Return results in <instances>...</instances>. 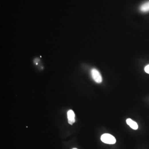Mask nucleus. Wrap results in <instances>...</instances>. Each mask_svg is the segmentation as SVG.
<instances>
[{"label": "nucleus", "mask_w": 149, "mask_h": 149, "mask_svg": "<svg viewBox=\"0 0 149 149\" xmlns=\"http://www.w3.org/2000/svg\"><path fill=\"white\" fill-rule=\"evenodd\" d=\"M101 141L108 144H114L116 142V139L112 135L108 134L102 135L101 137Z\"/></svg>", "instance_id": "obj_1"}, {"label": "nucleus", "mask_w": 149, "mask_h": 149, "mask_svg": "<svg viewBox=\"0 0 149 149\" xmlns=\"http://www.w3.org/2000/svg\"><path fill=\"white\" fill-rule=\"evenodd\" d=\"M92 78L96 83H100L102 81V78L100 72L95 68H93L91 70Z\"/></svg>", "instance_id": "obj_2"}, {"label": "nucleus", "mask_w": 149, "mask_h": 149, "mask_svg": "<svg viewBox=\"0 0 149 149\" xmlns=\"http://www.w3.org/2000/svg\"><path fill=\"white\" fill-rule=\"evenodd\" d=\"M68 115V122L70 125L73 124L75 122V114L74 111L72 110H70L67 113Z\"/></svg>", "instance_id": "obj_3"}, {"label": "nucleus", "mask_w": 149, "mask_h": 149, "mask_svg": "<svg viewBox=\"0 0 149 149\" xmlns=\"http://www.w3.org/2000/svg\"><path fill=\"white\" fill-rule=\"evenodd\" d=\"M126 121L127 124L134 130H137L138 128V124L132 119H127Z\"/></svg>", "instance_id": "obj_4"}, {"label": "nucleus", "mask_w": 149, "mask_h": 149, "mask_svg": "<svg viewBox=\"0 0 149 149\" xmlns=\"http://www.w3.org/2000/svg\"><path fill=\"white\" fill-rule=\"evenodd\" d=\"M140 10L142 13L149 12V1L142 4L140 7Z\"/></svg>", "instance_id": "obj_5"}, {"label": "nucleus", "mask_w": 149, "mask_h": 149, "mask_svg": "<svg viewBox=\"0 0 149 149\" xmlns=\"http://www.w3.org/2000/svg\"><path fill=\"white\" fill-rule=\"evenodd\" d=\"M145 71L146 73L149 74V65H147L145 68Z\"/></svg>", "instance_id": "obj_6"}, {"label": "nucleus", "mask_w": 149, "mask_h": 149, "mask_svg": "<svg viewBox=\"0 0 149 149\" xmlns=\"http://www.w3.org/2000/svg\"><path fill=\"white\" fill-rule=\"evenodd\" d=\"M78 149L75 148H73V149Z\"/></svg>", "instance_id": "obj_7"}]
</instances>
